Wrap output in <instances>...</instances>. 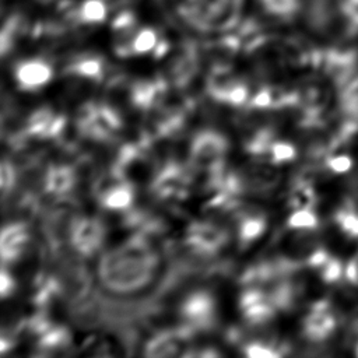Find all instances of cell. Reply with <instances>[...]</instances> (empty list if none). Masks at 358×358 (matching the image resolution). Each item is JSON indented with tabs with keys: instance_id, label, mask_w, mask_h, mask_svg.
<instances>
[{
	"instance_id": "cell-1",
	"label": "cell",
	"mask_w": 358,
	"mask_h": 358,
	"mask_svg": "<svg viewBox=\"0 0 358 358\" xmlns=\"http://www.w3.org/2000/svg\"><path fill=\"white\" fill-rule=\"evenodd\" d=\"M159 255L148 236L136 235L102 256L98 277L113 294H133L144 289L155 278Z\"/></svg>"
},
{
	"instance_id": "cell-2",
	"label": "cell",
	"mask_w": 358,
	"mask_h": 358,
	"mask_svg": "<svg viewBox=\"0 0 358 358\" xmlns=\"http://www.w3.org/2000/svg\"><path fill=\"white\" fill-rule=\"evenodd\" d=\"M176 8L187 24L203 31H206V8H210L211 13L213 31L228 29L238 20L236 0H182L176 3Z\"/></svg>"
},
{
	"instance_id": "cell-3",
	"label": "cell",
	"mask_w": 358,
	"mask_h": 358,
	"mask_svg": "<svg viewBox=\"0 0 358 358\" xmlns=\"http://www.w3.org/2000/svg\"><path fill=\"white\" fill-rule=\"evenodd\" d=\"M228 151L227 138L211 130L199 133L190 145V162L197 172L207 178L224 168V159Z\"/></svg>"
},
{
	"instance_id": "cell-4",
	"label": "cell",
	"mask_w": 358,
	"mask_h": 358,
	"mask_svg": "<svg viewBox=\"0 0 358 358\" xmlns=\"http://www.w3.org/2000/svg\"><path fill=\"white\" fill-rule=\"evenodd\" d=\"M77 126L88 137L98 141H108L122 129V119L109 105L90 102L80 109Z\"/></svg>"
},
{
	"instance_id": "cell-5",
	"label": "cell",
	"mask_w": 358,
	"mask_h": 358,
	"mask_svg": "<svg viewBox=\"0 0 358 358\" xmlns=\"http://www.w3.org/2000/svg\"><path fill=\"white\" fill-rule=\"evenodd\" d=\"M190 171L178 162H168L151 183V193L162 201H180L190 193Z\"/></svg>"
},
{
	"instance_id": "cell-6",
	"label": "cell",
	"mask_w": 358,
	"mask_h": 358,
	"mask_svg": "<svg viewBox=\"0 0 358 358\" xmlns=\"http://www.w3.org/2000/svg\"><path fill=\"white\" fill-rule=\"evenodd\" d=\"M338 324L340 319L333 305L320 299L310 306L302 319V336L310 343H324L336 334Z\"/></svg>"
},
{
	"instance_id": "cell-7",
	"label": "cell",
	"mask_w": 358,
	"mask_h": 358,
	"mask_svg": "<svg viewBox=\"0 0 358 358\" xmlns=\"http://www.w3.org/2000/svg\"><path fill=\"white\" fill-rule=\"evenodd\" d=\"M69 239L73 249L83 257L95 255L106 236V229L102 221L95 217H77L69 228Z\"/></svg>"
},
{
	"instance_id": "cell-8",
	"label": "cell",
	"mask_w": 358,
	"mask_h": 358,
	"mask_svg": "<svg viewBox=\"0 0 358 358\" xmlns=\"http://www.w3.org/2000/svg\"><path fill=\"white\" fill-rule=\"evenodd\" d=\"M228 242V232L217 224L196 221L185 232V243L200 255H213Z\"/></svg>"
},
{
	"instance_id": "cell-9",
	"label": "cell",
	"mask_w": 358,
	"mask_h": 358,
	"mask_svg": "<svg viewBox=\"0 0 358 358\" xmlns=\"http://www.w3.org/2000/svg\"><path fill=\"white\" fill-rule=\"evenodd\" d=\"M180 313L190 327L207 329L213 324L215 316L214 299L208 292L196 291L183 301Z\"/></svg>"
},
{
	"instance_id": "cell-10",
	"label": "cell",
	"mask_w": 358,
	"mask_h": 358,
	"mask_svg": "<svg viewBox=\"0 0 358 358\" xmlns=\"http://www.w3.org/2000/svg\"><path fill=\"white\" fill-rule=\"evenodd\" d=\"M239 306L243 317L250 324H263L268 322L277 309L270 294L253 287L242 292Z\"/></svg>"
},
{
	"instance_id": "cell-11",
	"label": "cell",
	"mask_w": 358,
	"mask_h": 358,
	"mask_svg": "<svg viewBox=\"0 0 358 358\" xmlns=\"http://www.w3.org/2000/svg\"><path fill=\"white\" fill-rule=\"evenodd\" d=\"M193 327L189 324L175 330H164L157 333L145 345L148 357H176L182 352L186 340L190 337Z\"/></svg>"
},
{
	"instance_id": "cell-12",
	"label": "cell",
	"mask_w": 358,
	"mask_h": 358,
	"mask_svg": "<svg viewBox=\"0 0 358 358\" xmlns=\"http://www.w3.org/2000/svg\"><path fill=\"white\" fill-rule=\"evenodd\" d=\"M29 242V231L24 222L6 224L0 235V256L3 263L15 262Z\"/></svg>"
},
{
	"instance_id": "cell-13",
	"label": "cell",
	"mask_w": 358,
	"mask_h": 358,
	"mask_svg": "<svg viewBox=\"0 0 358 358\" xmlns=\"http://www.w3.org/2000/svg\"><path fill=\"white\" fill-rule=\"evenodd\" d=\"M14 74L22 90H38L52 80L53 69L42 59H28L17 64Z\"/></svg>"
},
{
	"instance_id": "cell-14",
	"label": "cell",
	"mask_w": 358,
	"mask_h": 358,
	"mask_svg": "<svg viewBox=\"0 0 358 358\" xmlns=\"http://www.w3.org/2000/svg\"><path fill=\"white\" fill-rule=\"evenodd\" d=\"M66 120L48 108L35 110L27 120L25 133L34 137H56L62 134Z\"/></svg>"
},
{
	"instance_id": "cell-15",
	"label": "cell",
	"mask_w": 358,
	"mask_h": 358,
	"mask_svg": "<svg viewBox=\"0 0 358 358\" xmlns=\"http://www.w3.org/2000/svg\"><path fill=\"white\" fill-rule=\"evenodd\" d=\"M76 185V171L67 165L50 166L43 178V189L53 196L67 194Z\"/></svg>"
},
{
	"instance_id": "cell-16",
	"label": "cell",
	"mask_w": 358,
	"mask_h": 358,
	"mask_svg": "<svg viewBox=\"0 0 358 358\" xmlns=\"http://www.w3.org/2000/svg\"><path fill=\"white\" fill-rule=\"evenodd\" d=\"M337 106L341 117L358 129V76L337 91Z\"/></svg>"
},
{
	"instance_id": "cell-17",
	"label": "cell",
	"mask_w": 358,
	"mask_h": 358,
	"mask_svg": "<svg viewBox=\"0 0 358 358\" xmlns=\"http://www.w3.org/2000/svg\"><path fill=\"white\" fill-rule=\"evenodd\" d=\"M133 199V186L126 180L113 183L101 193V203L109 210H126L131 206Z\"/></svg>"
},
{
	"instance_id": "cell-18",
	"label": "cell",
	"mask_w": 358,
	"mask_h": 358,
	"mask_svg": "<svg viewBox=\"0 0 358 358\" xmlns=\"http://www.w3.org/2000/svg\"><path fill=\"white\" fill-rule=\"evenodd\" d=\"M105 64L103 60L96 55H84L73 60L67 67V71L73 76H78L90 80H101L103 76Z\"/></svg>"
},
{
	"instance_id": "cell-19",
	"label": "cell",
	"mask_w": 358,
	"mask_h": 358,
	"mask_svg": "<svg viewBox=\"0 0 358 358\" xmlns=\"http://www.w3.org/2000/svg\"><path fill=\"white\" fill-rule=\"evenodd\" d=\"M334 224L347 238H358V207L345 199L334 213Z\"/></svg>"
},
{
	"instance_id": "cell-20",
	"label": "cell",
	"mask_w": 358,
	"mask_h": 358,
	"mask_svg": "<svg viewBox=\"0 0 358 358\" xmlns=\"http://www.w3.org/2000/svg\"><path fill=\"white\" fill-rule=\"evenodd\" d=\"M315 201H316V194H315L313 186L305 179L296 180L291 187L289 197H288V204L292 208V211L299 208H313Z\"/></svg>"
},
{
	"instance_id": "cell-21",
	"label": "cell",
	"mask_w": 358,
	"mask_h": 358,
	"mask_svg": "<svg viewBox=\"0 0 358 358\" xmlns=\"http://www.w3.org/2000/svg\"><path fill=\"white\" fill-rule=\"evenodd\" d=\"M266 227H267V222L263 215L260 214L245 215L239 224V231H238L239 241L243 245L252 243L253 241H256L263 235V232L266 231Z\"/></svg>"
},
{
	"instance_id": "cell-22",
	"label": "cell",
	"mask_w": 358,
	"mask_h": 358,
	"mask_svg": "<svg viewBox=\"0 0 358 358\" xmlns=\"http://www.w3.org/2000/svg\"><path fill=\"white\" fill-rule=\"evenodd\" d=\"M264 11L277 18H294L303 8V0H260Z\"/></svg>"
},
{
	"instance_id": "cell-23",
	"label": "cell",
	"mask_w": 358,
	"mask_h": 358,
	"mask_svg": "<svg viewBox=\"0 0 358 358\" xmlns=\"http://www.w3.org/2000/svg\"><path fill=\"white\" fill-rule=\"evenodd\" d=\"M337 17L347 34H358V0H337Z\"/></svg>"
},
{
	"instance_id": "cell-24",
	"label": "cell",
	"mask_w": 358,
	"mask_h": 358,
	"mask_svg": "<svg viewBox=\"0 0 358 358\" xmlns=\"http://www.w3.org/2000/svg\"><path fill=\"white\" fill-rule=\"evenodd\" d=\"M159 43L158 35L152 28L136 29L131 39V53L144 55L151 50H157Z\"/></svg>"
},
{
	"instance_id": "cell-25",
	"label": "cell",
	"mask_w": 358,
	"mask_h": 358,
	"mask_svg": "<svg viewBox=\"0 0 358 358\" xmlns=\"http://www.w3.org/2000/svg\"><path fill=\"white\" fill-rule=\"evenodd\" d=\"M287 225L294 231H313L319 227V218L313 208H299L292 211L287 220Z\"/></svg>"
},
{
	"instance_id": "cell-26",
	"label": "cell",
	"mask_w": 358,
	"mask_h": 358,
	"mask_svg": "<svg viewBox=\"0 0 358 358\" xmlns=\"http://www.w3.org/2000/svg\"><path fill=\"white\" fill-rule=\"evenodd\" d=\"M268 154L273 164H285L296 157V148L288 141H273Z\"/></svg>"
},
{
	"instance_id": "cell-27",
	"label": "cell",
	"mask_w": 358,
	"mask_h": 358,
	"mask_svg": "<svg viewBox=\"0 0 358 358\" xmlns=\"http://www.w3.org/2000/svg\"><path fill=\"white\" fill-rule=\"evenodd\" d=\"M248 96H249L248 85L243 81L235 80L225 91L221 102H225V103H229L234 106H239L248 101Z\"/></svg>"
},
{
	"instance_id": "cell-28",
	"label": "cell",
	"mask_w": 358,
	"mask_h": 358,
	"mask_svg": "<svg viewBox=\"0 0 358 358\" xmlns=\"http://www.w3.org/2000/svg\"><path fill=\"white\" fill-rule=\"evenodd\" d=\"M245 355L250 358H275L281 355V351L277 350L275 347L262 343V341H252L248 343L243 348Z\"/></svg>"
},
{
	"instance_id": "cell-29",
	"label": "cell",
	"mask_w": 358,
	"mask_h": 358,
	"mask_svg": "<svg viewBox=\"0 0 358 358\" xmlns=\"http://www.w3.org/2000/svg\"><path fill=\"white\" fill-rule=\"evenodd\" d=\"M15 182V171L13 164L8 159H3L1 161V166H0V186L3 193L6 194L14 185Z\"/></svg>"
},
{
	"instance_id": "cell-30",
	"label": "cell",
	"mask_w": 358,
	"mask_h": 358,
	"mask_svg": "<svg viewBox=\"0 0 358 358\" xmlns=\"http://www.w3.org/2000/svg\"><path fill=\"white\" fill-rule=\"evenodd\" d=\"M344 277L351 285L358 288V250L344 266Z\"/></svg>"
},
{
	"instance_id": "cell-31",
	"label": "cell",
	"mask_w": 358,
	"mask_h": 358,
	"mask_svg": "<svg viewBox=\"0 0 358 358\" xmlns=\"http://www.w3.org/2000/svg\"><path fill=\"white\" fill-rule=\"evenodd\" d=\"M14 278L11 277V274L7 271L6 267L1 268V274H0V292L3 298H7L8 295H11V292L14 291Z\"/></svg>"
},
{
	"instance_id": "cell-32",
	"label": "cell",
	"mask_w": 358,
	"mask_h": 358,
	"mask_svg": "<svg viewBox=\"0 0 358 358\" xmlns=\"http://www.w3.org/2000/svg\"><path fill=\"white\" fill-rule=\"evenodd\" d=\"M347 199L355 204L358 207V176L352 180V185H351V190H350V194L347 196Z\"/></svg>"
}]
</instances>
